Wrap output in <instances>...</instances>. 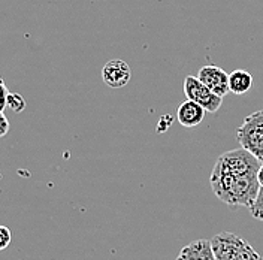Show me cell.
<instances>
[{
  "mask_svg": "<svg viewBox=\"0 0 263 260\" xmlns=\"http://www.w3.org/2000/svg\"><path fill=\"white\" fill-rule=\"evenodd\" d=\"M211 187L215 196L230 207L251 208L260 184L257 181V172L254 174H211Z\"/></svg>",
  "mask_w": 263,
  "mask_h": 260,
  "instance_id": "cell-1",
  "label": "cell"
},
{
  "mask_svg": "<svg viewBox=\"0 0 263 260\" xmlns=\"http://www.w3.org/2000/svg\"><path fill=\"white\" fill-rule=\"evenodd\" d=\"M217 260H263V257L247 243L232 232H221L211 239Z\"/></svg>",
  "mask_w": 263,
  "mask_h": 260,
  "instance_id": "cell-2",
  "label": "cell"
},
{
  "mask_svg": "<svg viewBox=\"0 0 263 260\" xmlns=\"http://www.w3.org/2000/svg\"><path fill=\"white\" fill-rule=\"evenodd\" d=\"M262 166L260 160L246 148H236L223 153L214 166L215 174H254Z\"/></svg>",
  "mask_w": 263,
  "mask_h": 260,
  "instance_id": "cell-3",
  "label": "cell"
},
{
  "mask_svg": "<svg viewBox=\"0 0 263 260\" xmlns=\"http://www.w3.org/2000/svg\"><path fill=\"white\" fill-rule=\"evenodd\" d=\"M236 141L263 164V109L244 118L236 130Z\"/></svg>",
  "mask_w": 263,
  "mask_h": 260,
  "instance_id": "cell-4",
  "label": "cell"
},
{
  "mask_svg": "<svg viewBox=\"0 0 263 260\" xmlns=\"http://www.w3.org/2000/svg\"><path fill=\"white\" fill-rule=\"evenodd\" d=\"M182 88H184L185 98L193 100V102H196L200 106H203L206 109V113L214 114V113H217L221 108L223 98L218 96V95H215L213 90L208 88L197 77L187 75L185 80H184Z\"/></svg>",
  "mask_w": 263,
  "mask_h": 260,
  "instance_id": "cell-5",
  "label": "cell"
},
{
  "mask_svg": "<svg viewBox=\"0 0 263 260\" xmlns=\"http://www.w3.org/2000/svg\"><path fill=\"white\" fill-rule=\"evenodd\" d=\"M197 78L203 82L208 88H211L215 95L224 98L229 90V73H226L217 65L202 66L197 72Z\"/></svg>",
  "mask_w": 263,
  "mask_h": 260,
  "instance_id": "cell-6",
  "label": "cell"
},
{
  "mask_svg": "<svg viewBox=\"0 0 263 260\" xmlns=\"http://www.w3.org/2000/svg\"><path fill=\"white\" fill-rule=\"evenodd\" d=\"M130 67L124 60H109L102 69V80L111 88H121L130 81Z\"/></svg>",
  "mask_w": 263,
  "mask_h": 260,
  "instance_id": "cell-7",
  "label": "cell"
},
{
  "mask_svg": "<svg viewBox=\"0 0 263 260\" xmlns=\"http://www.w3.org/2000/svg\"><path fill=\"white\" fill-rule=\"evenodd\" d=\"M177 260H217L211 239H197L187 244L180 251Z\"/></svg>",
  "mask_w": 263,
  "mask_h": 260,
  "instance_id": "cell-8",
  "label": "cell"
},
{
  "mask_svg": "<svg viewBox=\"0 0 263 260\" xmlns=\"http://www.w3.org/2000/svg\"><path fill=\"white\" fill-rule=\"evenodd\" d=\"M205 113H206V109L203 106H200L196 102L187 99L185 102H182L178 106L177 117H178L180 124H182L184 127H196L203 121Z\"/></svg>",
  "mask_w": 263,
  "mask_h": 260,
  "instance_id": "cell-9",
  "label": "cell"
},
{
  "mask_svg": "<svg viewBox=\"0 0 263 260\" xmlns=\"http://www.w3.org/2000/svg\"><path fill=\"white\" fill-rule=\"evenodd\" d=\"M253 87V77L250 72L236 69L229 73V90L233 95H244Z\"/></svg>",
  "mask_w": 263,
  "mask_h": 260,
  "instance_id": "cell-10",
  "label": "cell"
},
{
  "mask_svg": "<svg viewBox=\"0 0 263 260\" xmlns=\"http://www.w3.org/2000/svg\"><path fill=\"white\" fill-rule=\"evenodd\" d=\"M6 108H11L14 113H21L24 108H26V100L24 98H21L20 95L16 93H9V98H8V106Z\"/></svg>",
  "mask_w": 263,
  "mask_h": 260,
  "instance_id": "cell-11",
  "label": "cell"
},
{
  "mask_svg": "<svg viewBox=\"0 0 263 260\" xmlns=\"http://www.w3.org/2000/svg\"><path fill=\"white\" fill-rule=\"evenodd\" d=\"M250 211H251V215H253L254 218L263 221V187H260V190H259V193H257V197H256L254 203L251 205Z\"/></svg>",
  "mask_w": 263,
  "mask_h": 260,
  "instance_id": "cell-12",
  "label": "cell"
},
{
  "mask_svg": "<svg viewBox=\"0 0 263 260\" xmlns=\"http://www.w3.org/2000/svg\"><path fill=\"white\" fill-rule=\"evenodd\" d=\"M11 241H12V232L6 226L0 225V251L8 248L9 244H11Z\"/></svg>",
  "mask_w": 263,
  "mask_h": 260,
  "instance_id": "cell-13",
  "label": "cell"
},
{
  "mask_svg": "<svg viewBox=\"0 0 263 260\" xmlns=\"http://www.w3.org/2000/svg\"><path fill=\"white\" fill-rule=\"evenodd\" d=\"M8 98H9L8 87L5 85V81L0 77V111H5V108L8 106Z\"/></svg>",
  "mask_w": 263,
  "mask_h": 260,
  "instance_id": "cell-14",
  "label": "cell"
},
{
  "mask_svg": "<svg viewBox=\"0 0 263 260\" xmlns=\"http://www.w3.org/2000/svg\"><path fill=\"white\" fill-rule=\"evenodd\" d=\"M9 121H8V118L5 117L3 114V111H0V138H3V136H6V133L9 132Z\"/></svg>",
  "mask_w": 263,
  "mask_h": 260,
  "instance_id": "cell-15",
  "label": "cell"
},
{
  "mask_svg": "<svg viewBox=\"0 0 263 260\" xmlns=\"http://www.w3.org/2000/svg\"><path fill=\"white\" fill-rule=\"evenodd\" d=\"M257 181H259L260 187H263V164L259 168V171H257Z\"/></svg>",
  "mask_w": 263,
  "mask_h": 260,
  "instance_id": "cell-16",
  "label": "cell"
}]
</instances>
